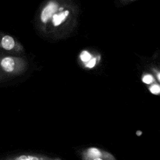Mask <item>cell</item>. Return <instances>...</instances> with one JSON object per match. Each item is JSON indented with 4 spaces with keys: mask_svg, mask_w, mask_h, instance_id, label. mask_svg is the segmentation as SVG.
Instances as JSON below:
<instances>
[{
    "mask_svg": "<svg viewBox=\"0 0 160 160\" xmlns=\"http://www.w3.org/2000/svg\"><path fill=\"white\" fill-rule=\"evenodd\" d=\"M1 65L3 69L7 72H11L14 69V61L12 58L6 57L2 59Z\"/></svg>",
    "mask_w": 160,
    "mask_h": 160,
    "instance_id": "obj_2",
    "label": "cell"
},
{
    "mask_svg": "<svg viewBox=\"0 0 160 160\" xmlns=\"http://www.w3.org/2000/svg\"><path fill=\"white\" fill-rule=\"evenodd\" d=\"M23 160H31V159H23Z\"/></svg>",
    "mask_w": 160,
    "mask_h": 160,
    "instance_id": "obj_14",
    "label": "cell"
},
{
    "mask_svg": "<svg viewBox=\"0 0 160 160\" xmlns=\"http://www.w3.org/2000/svg\"><path fill=\"white\" fill-rule=\"evenodd\" d=\"M142 81H143L144 82H145L146 84H149L151 82H152L153 78L151 75H146L143 78Z\"/></svg>",
    "mask_w": 160,
    "mask_h": 160,
    "instance_id": "obj_8",
    "label": "cell"
},
{
    "mask_svg": "<svg viewBox=\"0 0 160 160\" xmlns=\"http://www.w3.org/2000/svg\"><path fill=\"white\" fill-rule=\"evenodd\" d=\"M62 9H63V8H61L59 9V10H62Z\"/></svg>",
    "mask_w": 160,
    "mask_h": 160,
    "instance_id": "obj_13",
    "label": "cell"
},
{
    "mask_svg": "<svg viewBox=\"0 0 160 160\" xmlns=\"http://www.w3.org/2000/svg\"><path fill=\"white\" fill-rule=\"evenodd\" d=\"M81 59L84 62H88L91 60V54L86 51H83L80 54Z\"/></svg>",
    "mask_w": 160,
    "mask_h": 160,
    "instance_id": "obj_6",
    "label": "cell"
},
{
    "mask_svg": "<svg viewBox=\"0 0 160 160\" xmlns=\"http://www.w3.org/2000/svg\"><path fill=\"white\" fill-rule=\"evenodd\" d=\"M139 134H141V131H138V132H137V134H138V136H139Z\"/></svg>",
    "mask_w": 160,
    "mask_h": 160,
    "instance_id": "obj_11",
    "label": "cell"
},
{
    "mask_svg": "<svg viewBox=\"0 0 160 160\" xmlns=\"http://www.w3.org/2000/svg\"><path fill=\"white\" fill-rule=\"evenodd\" d=\"M69 14V11L66 10L58 14H54L52 16V23L54 26H58L61 24L68 17Z\"/></svg>",
    "mask_w": 160,
    "mask_h": 160,
    "instance_id": "obj_3",
    "label": "cell"
},
{
    "mask_svg": "<svg viewBox=\"0 0 160 160\" xmlns=\"http://www.w3.org/2000/svg\"><path fill=\"white\" fill-rule=\"evenodd\" d=\"M158 79L160 80V74H158Z\"/></svg>",
    "mask_w": 160,
    "mask_h": 160,
    "instance_id": "obj_12",
    "label": "cell"
},
{
    "mask_svg": "<svg viewBox=\"0 0 160 160\" xmlns=\"http://www.w3.org/2000/svg\"><path fill=\"white\" fill-rule=\"evenodd\" d=\"M88 155L91 158H95L101 156V152L98 149L91 148L88 150Z\"/></svg>",
    "mask_w": 160,
    "mask_h": 160,
    "instance_id": "obj_5",
    "label": "cell"
},
{
    "mask_svg": "<svg viewBox=\"0 0 160 160\" xmlns=\"http://www.w3.org/2000/svg\"><path fill=\"white\" fill-rule=\"evenodd\" d=\"M14 39L8 35L4 36L1 39L2 46L6 50L12 49L14 46Z\"/></svg>",
    "mask_w": 160,
    "mask_h": 160,
    "instance_id": "obj_4",
    "label": "cell"
},
{
    "mask_svg": "<svg viewBox=\"0 0 160 160\" xmlns=\"http://www.w3.org/2000/svg\"><path fill=\"white\" fill-rule=\"evenodd\" d=\"M95 64H96V59L95 58H92V59H91L90 61H89L88 62V63L86 64V66L88 67V68H91L94 66Z\"/></svg>",
    "mask_w": 160,
    "mask_h": 160,
    "instance_id": "obj_9",
    "label": "cell"
},
{
    "mask_svg": "<svg viewBox=\"0 0 160 160\" xmlns=\"http://www.w3.org/2000/svg\"><path fill=\"white\" fill-rule=\"evenodd\" d=\"M58 4L55 1H50L47 6L44 8L41 12V19L42 22H46L48 20L54 15V13L58 11Z\"/></svg>",
    "mask_w": 160,
    "mask_h": 160,
    "instance_id": "obj_1",
    "label": "cell"
},
{
    "mask_svg": "<svg viewBox=\"0 0 160 160\" xmlns=\"http://www.w3.org/2000/svg\"><path fill=\"white\" fill-rule=\"evenodd\" d=\"M93 160H104V159H103L102 158H101V156H100V157H97L94 158Z\"/></svg>",
    "mask_w": 160,
    "mask_h": 160,
    "instance_id": "obj_10",
    "label": "cell"
},
{
    "mask_svg": "<svg viewBox=\"0 0 160 160\" xmlns=\"http://www.w3.org/2000/svg\"><path fill=\"white\" fill-rule=\"evenodd\" d=\"M150 91L153 94H158L160 92V87L158 85H154L151 88Z\"/></svg>",
    "mask_w": 160,
    "mask_h": 160,
    "instance_id": "obj_7",
    "label": "cell"
}]
</instances>
